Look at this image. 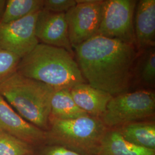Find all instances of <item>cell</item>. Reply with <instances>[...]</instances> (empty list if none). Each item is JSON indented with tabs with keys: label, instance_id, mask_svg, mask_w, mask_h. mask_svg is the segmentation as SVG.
<instances>
[{
	"label": "cell",
	"instance_id": "obj_1",
	"mask_svg": "<svg viewBox=\"0 0 155 155\" xmlns=\"http://www.w3.org/2000/svg\"><path fill=\"white\" fill-rule=\"evenodd\" d=\"M138 51L135 45L100 35L74 49L86 83L113 97L129 91Z\"/></svg>",
	"mask_w": 155,
	"mask_h": 155
},
{
	"label": "cell",
	"instance_id": "obj_2",
	"mask_svg": "<svg viewBox=\"0 0 155 155\" xmlns=\"http://www.w3.org/2000/svg\"><path fill=\"white\" fill-rule=\"evenodd\" d=\"M75 56L67 50L39 43L21 59L17 74L45 83L55 90L86 83Z\"/></svg>",
	"mask_w": 155,
	"mask_h": 155
},
{
	"label": "cell",
	"instance_id": "obj_3",
	"mask_svg": "<svg viewBox=\"0 0 155 155\" xmlns=\"http://www.w3.org/2000/svg\"><path fill=\"white\" fill-rule=\"evenodd\" d=\"M55 90L16 72L0 84V94L28 122L47 131L51 101Z\"/></svg>",
	"mask_w": 155,
	"mask_h": 155
},
{
	"label": "cell",
	"instance_id": "obj_4",
	"mask_svg": "<svg viewBox=\"0 0 155 155\" xmlns=\"http://www.w3.org/2000/svg\"><path fill=\"white\" fill-rule=\"evenodd\" d=\"M107 128L100 119L87 115L71 120L50 119L47 139L87 155H97Z\"/></svg>",
	"mask_w": 155,
	"mask_h": 155
},
{
	"label": "cell",
	"instance_id": "obj_5",
	"mask_svg": "<svg viewBox=\"0 0 155 155\" xmlns=\"http://www.w3.org/2000/svg\"><path fill=\"white\" fill-rule=\"evenodd\" d=\"M155 111L154 92L137 90L113 97L100 119L107 129H117L153 117Z\"/></svg>",
	"mask_w": 155,
	"mask_h": 155
},
{
	"label": "cell",
	"instance_id": "obj_6",
	"mask_svg": "<svg viewBox=\"0 0 155 155\" xmlns=\"http://www.w3.org/2000/svg\"><path fill=\"white\" fill-rule=\"evenodd\" d=\"M137 1H104L97 35L136 45L134 17Z\"/></svg>",
	"mask_w": 155,
	"mask_h": 155
},
{
	"label": "cell",
	"instance_id": "obj_7",
	"mask_svg": "<svg viewBox=\"0 0 155 155\" xmlns=\"http://www.w3.org/2000/svg\"><path fill=\"white\" fill-rule=\"evenodd\" d=\"M77 4L66 14L69 39L73 50L97 35L104 1L76 0Z\"/></svg>",
	"mask_w": 155,
	"mask_h": 155
},
{
	"label": "cell",
	"instance_id": "obj_8",
	"mask_svg": "<svg viewBox=\"0 0 155 155\" xmlns=\"http://www.w3.org/2000/svg\"><path fill=\"white\" fill-rule=\"evenodd\" d=\"M39 11L13 22L0 24V48L20 59L31 52L39 43L35 31Z\"/></svg>",
	"mask_w": 155,
	"mask_h": 155
},
{
	"label": "cell",
	"instance_id": "obj_9",
	"mask_svg": "<svg viewBox=\"0 0 155 155\" xmlns=\"http://www.w3.org/2000/svg\"><path fill=\"white\" fill-rule=\"evenodd\" d=\"M35 31L41 43L64 48L74 55L65 13H53L42 9L38 13Z\"/></svg>",
	"mask_w": 155,
	"mask_h": 155
},
{
	"label": "cell",
	"instance_id": "obj_10",
	"mask_svg": "<svg viewBox=\"0 0 155 155\" xmlns=\"http://www.w3.org/2000/svg\"><path fill=\"white\" fill-rule=\"evenodd\" d=\"M0 132L8 133L29 144L47 139V133L24 119L0 94Z\"/></svg>",
	"mask_w": 155,
	"mask_h": 155
},
{
	"label": "cell",
	"instance_id": "obj_11",
	"mask_svg": "<svg viewBox=\"0 0 155 155\" xmlns=\"http://www.w3.org/2000/svg\"><path fill=\"white\" fill-rule=\"evenodd\" d=\"M134 17L136 46L138 50L155 47V0L137 2Z\"/></svg>",
	"mask_w": 155,
	"mask_h": 155
},
{
	"label": "cell",
	"instance_id": "obj_12",
	"mask_svg": "<svg viewBox=\"0 0 155 155\" xmlns=\"http://www.w3.org/2000/svg\"><path fill=\"white\" fill-rule=\"evenodd\" d=\"M72 98L82 110L91 116L100 118L105 111L110 94L93 87L87 83L78 84L70 89Z\"/></svg>",
	"mask_w": 155,
	"mask_h": 155
},
{
	"label": "cell",
	"instance_id": "obj_13",
	"mask_svg": "<svg viewBox=\"0 0 155 155\" xmlns=\"http://www.w3.org/2000/svg\"><path fill=\"white\" fill-rule=\"evenodd\" d=\"M97 155H155V150L132 144L124 139L117 129H107Z\"/></svg>",
	"mask_w": 155,
	"mask_h": 155
},
{
	"label": "cell",
	"instance_id": "obj_14",
	"mask_svg": "<svg viewBox=\"0 0 155 155\" xmlns=\"http://www.w3.org/2000/svg\"><path fill=\"white\" fill-rule=\"evenodd\" d=\"M117 129L128 142L143 148L155 150V122H133Z\"/></svg>",
	"mask_w": 155,
	"mask_h": 155
},
{
	"label": "cell",
	"instance_id": "obj_15",
	"mask_svg": "<svg viewBox=\"0 0 155 155\" xmlns=\"http://www.w3.org/2000/svg\"><path fill=\"white\" fill-rule=\"evenodd\" d=\"M87 115L88 114L74 102L70 89H59L55 91L51 101L50 119L66 120Z\"/></svg>",
	"mask_w": 155,
	"mask_h": 155
},
{
	"label": "cell",
	"instance_id": "obj_16",
	"mask_svg": "<svg viewBox=\"0 0 155 155\" xmlns=\"http://www.w3.org/2000/svg\"><path fill=\"white\" fill-rule=\"evenodd\" d=\"M43 0H6L5 8L0 24L21 19L43 9Z\"/></svg>",
	"mask_w": 155,
	"mask_h": 155
},
{
	"label": "cell",
	"instance_id": "obj_17",
	"mask_svg": "<svg viewBox=\"0 0 155 155\" xmlns=\"http://www.w3.org/2000/svg\"><path fill=\"white\" fill-rule=\"evenodd\" d=\"M137 64V75L139 81L148 87L155 84V47L143 51V55Z\"/></svg>",
	"mask_w": 155,
	"mask_h": 155
},
{
	"label": "cell",
	"instance_id": "obj_18",
	"mask_svg": "<svg viewBox=\"0 0 155 155\" xmlns=\"http://www.w3.org/2000/svg\"><path fill=\"white\" fill-rule=\"evenodd\" d=\"M31 145L8 133L0 132V155H30Z\"/></svg>",
	"mask_w": 155,
	"mask_h": 155
},
{
	"label": "cell",
	"instance_id": "obj_19",
	"mask_svg": "<svg viewBox=\"0 0 155 155\" xmlns=\"http://www.w3.org/2000/svg\"><path fill=\"white\" fill-rule=\"evenodd\" d=\"M20 60L16 55L0 48V84L16 72Z\"/></svg>",
	"mask_w": 155,
	"mask_h": 155
},
{
	"label": "cell",
	"instance_id": "obj_20",
	"mask_svg": "<svg viewBox=\"0 0 155 155\" xmlns=\"http://www.w3.org/2000/svg\"><path fill=\"white\" fill-rule=\"evenodd\" d=\"M76 4V0H43V9L53 13H66Z\"/></svg>",
	"mask_w": 155,
	"mask_h": 155
},
{
	"label": "cell",
	"instance_id": "obj_21",
	"mask_svg": "<svg viewBox=\"0 0 155 155\" xmlns=\"http://www.w3.org/2000/svg\"><path fill=\"white\" fill-rule=\"evenodd\" d=\"M40 155H87L64 146L52 144L45 147Z\"/></svg>",
	"mask_w": 155,
	"mask_h": 155
},
{
	"label": "cell",
	"instance_id": "obj_22",
	"mask_svg": "<svg viewBox=\"0 0 155 155\" xmlns=\"http://www.w3.org/2000/svg\"><path fill=\"white\" fill-rule=\"evenodd\" d=\"M6 3V0H0V23H1L2 18L3 16L4 13Z\"/></svg>",
	"mask_w": 155,
	"mask_h": 155
}]
</instances>
